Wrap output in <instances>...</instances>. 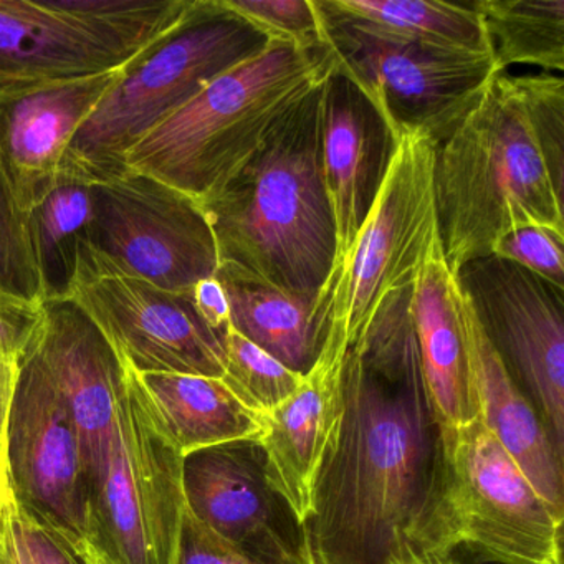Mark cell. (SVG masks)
I'll return each mask as SVG.
<instances>
[{"label":"cell","mask_w":564,"mask_h":564,"mask_svg":"<svg viewBox=\"0 0 564 564\" xmlns=\"http://www.w3.org/2000/svg\"><path fill=\"white\" fill-rule=\"evenodd\" d=\"M411 293L389 296L346 355L341 432L303 527L310 564H405L421 551L441 427L422 376Z\"/></svg>","instance_id":"6da1fadb"},{"label":"cell","mask_w":564,"mask_h":564,"mask_svg":"<svg viewBox=\"0 0 564 564\" xmlns=\"http://www.w3.org/2000/svg\"><path fill=\"white\" fill-rule=\"evenodd\" d=\"M322 84L290 108L223 193L200 206L216 239L219 265L237 267L313 299L336 256L319 163Z\"/></svg>","instance_id":"7a4b0ae2"},{"label":"cell","mask_w":564,"mask_h":564,"mask_svg":"<svg viewBox=\"0 0 564 564\" xmlns=\"http://www.w3.org/2000/svg\"><path fill=\"white\" fill-rule=\"evenodd\" d=\"M435 209L451 272L491 256L521 226L564 230L563 196L508 72H495L475 107L437 147Z\"/></svg>","instance_id":"3957f363"},{"label":"cell","mask_w":564,"mask_h":564,"mask_svg":"<svg viewBox=\"0 0 564 564\" xmlns=\"http://www.w3.org/2000/svg\"><path fill=\"white\" fill-rule=\"evenodd\" d=\"M329 70L325 48L272 42L154 127L128 151L124 170L154 177L204 206Z\"/></svg>","instance_id":"277c9868"},{"label":"cell","mask_w":564,"mask_h":564,"mask_svg":"<svg viewBox=\"0 0 564 564\" xmlns=\"http://www.w3.org/2000/svg\"><path fill=\"white\" fill-rule=\"evenodd\" d=\"M272 42L224 0H189L176 24L124 67L85 121L65 161L94 181L127 173L124 156L154 127L186 107L220 75Z\"/></svg>","instance_id":"5b68a950"},{"label":"cell","mask_w":564,"mask_h":564,"mask_svg":"<svg viewBox=\"0 0 564 564\" xmlns=\"http://www.w3.org/2000/svg\"><path fill=\"white\" fill-rule=\"evenodd\" d=\"M437 147L419 131L399 137L361 229L316 295L318 358L345 359L386 300L412 286L441 237L434 191Z\"/></svg>","instance_id":"8992f818"},{"label":"cell","mask_w":564,"mask_h":564,"mask_svg":"<svg viewBox=\"0 0 564 564\" xmlns=\"http://www.w3.org/2000/svg\"><path fill=\"white\" fill-rule=\"evenodd\" d=\"M564 518L481 422L441 429L437 484L421 551L467 547L490 564H561Z\"/></svg>","instance_id":"52a82bcc"},{"label":"cell","mask_w":564,"mask_h":564,"mask_svg":"<svg viewBox=\"0 0 564 564\" xmlns=\"http://www.w3.org/2000/svg\"><path fill=\"white\" fill-rule=\"evenodd\" d=\"M110 462L88 505L82 564H180L183 454L123 361Z\"/></svg>","instance_id":"ba28073f"},{"label":"cell","mask_w":564,"mask_h":564,"mask_svg":"<svg viewBox=\"0 0 564 564\" xmlns=\"http://www.w3.org/2000/svg\"><path fill=\"white\" fill-rule=\"evenodd\" d=\"M189 0H0V90L127 67Z\"/></svg>","instance_id":"9c48e42d"},{"label":"cell","mask_w":564,"mask_h":564,"mask_svg":"<svg viewBox=\"0 0 564 564\" xmlns=\"http://www.w3.org/2000/svg\"><path fill=\"white\" fill-rule=\"evenodd\" d=\"M333 70L375 105L395 138L419 131L441 144L497 72L491 55L382 37L352 25L316 0Z\"/></svg>","instance_id":"30bf717a"},{"label":"cell","mask_w":564,"mask_h":564,"mask_svg":"<svg viewBox=\"0 0 564 564\" xmlns=\"http://www.w3.org/2000/svg\"><path fill=\"white\" fill-rule=\"evenodd\" d=\"M88 243L120 272L181 295H193L194 286L219 269L203 207L131 171L95 181Z\"/></svg>","instance_id":"8fae6325"},{"label":"cell","mask_w":564,"mask_h":564,"mask_svg":"<svg viewBox=\"0 0 564 564\" xmlns=\"http://www.w3.org/2000/svg\"><path fill=\"white\" fill-rule=\"evenodd\" d=\"M64 300L74 302L97 325L121 361L138 375L224 376V335L200 318L193 295L167 292L120 272L88 242L78 253Z\"/></svg>","instance_id":"7c38bea8"},{"label":"cell","mask_w":564,"mask_h":564,"mask_svg":"<svg viewBox=\"0 0 564 564\" xmlns=\"http://www.w3.org/2000/svg\"><path fill=\"white\" fill-rule=\"evenodd\" d=\"M458 286L564 460V292L495 256L455 273Z\"/></svg>","instance_id":"4fadbf2b"},{"label":"cell","mask_w":564,"mask_h":564,"mask_svg":"<svg viewBox=\"0 0 564 564\" xmlns=\"http://www.w3.org/2000/svg\"><path fill=\"white\" fill-rule=\"evenodd\" d=\"M8 477L19 503L77 554L90 503L77 429L57 392L28 358H21L9 419Z\"/></svg>","instance_id":"5bb4252c"},{"label":"cell","mask_w":564,"mask_h":564,"mask_svg":"<svg viewBox=\"0 0 564 564\" xmlns=\"http://www.w3.org/2000/svg\"><path fill=\"white\" fill-rule=\"evenodd\" d=\"M194 517L242 550L275 564H310L305 531L272 490L259 442L214 445L183 460Z\"/></svg>","instance_id":"9a60e30c"},{"label":"cell","mask_w":564,"mask_h":564,"mask_svg":"<svg viewBox=\"0 0 564 564\" xmlns=\"http://www.w3.org/2000/svg\"><path fill=\"white\" fill-rule=\"evenodd\" d=\"M22 358L37 366L70 412L91 500L110 462L123 361L97 325L64 299L44 303L41 328Z\"/></svg>","instance_id":"2e32d148"},{"label":"cell","mask_w":564,"mask_h":564,"mask_svg":"<svg viewBox=\"0 0 564 564\" xmlns=\"http://www.w3.org/2000/svg\"><path fill=\"white\" fill-rule=\"evenodd\" d=\"M123 70L0 90V163L25 217L57 183L75 137Z\"/></svg>","instance_id":"e0dca14e"},{"label":"cell","mask_w":564,"mask_h":564,"mask_svg":"<svg viewBox=\"0 0 564 564\" xmlns=\"http://www.w3.org/2000/svg\"><path fill=\"white\" fill-rule=\"evenodd\" d=\"M395 147L398 138L375 105L332 67L319 95V163L335 224V260L361 229Z\"/></svg>","instance_id":"ac0fdd59"},{"label":"cell","mask_w":564,"mask_h":564,"mask_svg":"<svg viewBox=\"0 0 564 564\" xmlns=\"http://www.w3.org/2000/svg\"><path fill=\"white\" fill-rule=\"evenodd\" d=\"M343 365L345 359H316L295 394L265 415L259 442L265 478L300 527L315 511L316 487L341 432Z\"/></svg>","instance_id":"d6986e66"},{"label":"cell","mask_w":564,"mask_h":564,"mask_svg":"<svg viewBox=\"0 0 564 564\" xmlns=\"http://www.w3.org/2000/svg\"><path fill=\"white\" fill-rule=\"evenodd\" d=\"M411 315L422 376L438 427L468 424L480 415V405L465 339L462 290L448 269L441 237L415 276Z\"/></svg>","instance_id":"ffe728a7"},{"label":"cell","mask_w":564,"mask_h":564,"mask_svg":"<svg viewBox=\"0 0 564 564\" xmlns=\"http://www.w3.org/2000/svg\"><path fill=\"white\" fill-rule=\"evenodd\" d=\"M462 316L480 419L517 462L534 490L564 518L563 458L530 399L518 388L498 352L481 329L462 292Z\"/></svg>","instance_id":"44dd1931"},{"label":"cell","mask_w":564,"mask_h":564,"mask_svg":"<svg viewBox=\"0 0 564 564\" xmlns=\"http://www.w3.org/2000/svg\"><path fill=\"white\" fill-rule=\"evenodd\" d=\"M138 379L183 457L229 442H260L265 434V415L246 408L220 378L147 372Z\"/></svg>","instance_id":"7402d4cb"},{"label":"cell","mask_w":564,"mask_h":564,"mask_svg":"<svg viewBox=\"0 0 564 564\" xmlns=\"http://www.w3.org/2000/svg\"><path fill=\"white\" fill-rule=\"evenodd\" d=\"M216 276L229 302L230 328L292 371L308 375L318 358L315 299L234 265H219Z\"/></svg>","instance_id":"603a6c76"},{"label":"cell","mask_w":564,"mask_h":564,"mask_svg":"<svg viewBox=\"0 0 564 564\" xmlns=\"http://www.w3.org/2000/svg\"><path fill=\"white\" fill-rule=\"evenodd\" d=\"M94 177L64 161L57 183L29 214V239L45 302L62 300L74 280L78 253L90 237Z\"/></svg>","instance_id":"cb8c5ba5"},{"label":"cell","mask_w":564,"mask_h":564,"mask_svg":"<svg viewBox=\"0 0 564 564\" xmlns=\"http://www.w3.org/2000/svg\"><path fill=\"white\" fill-rule=\"evenodd\" d=\"M352 25L398 41L447 51L490 54L487 35L471 2L442 0H322Z\"/></svg>","instance_id":"d4e9b609"},{"label":"cell","mask_w":564,"mask_h":564,"mask_svg":"<svg viewBox=\"0 0 564 564\" xmlns=\"http://www.w3.org/2000/svg\"><path fill=\"white\" fill-rule=\"evenodd\" d=\"M497 72H564V0H474Z\"/></svg>","instance_id":"484cf974"},{"label":"cell","mask_w":564,"mask_h":564,"mask_svg":"<svg viewBox=\"0 0 564 564\" xmlns=\"http://www.w3.org/2000/svg\"><path fill=\"white\" fill-rule=\"evenodd\" d=\"M223 382L250 411L267 415L295 394L305 376L276 361L249 339L227 328Z\"/></svg>","instance_id":"4316f807"},{"label":"cell","mask_w":564,"mask_h":564,"mask_svg":"<svg viewBox=\"0 0 564 564\" xmlns=\"http://www.w3.org/2000/svg\"><path fill=\"white\" fill-rule=\"evenodd\" d=\"M0 564H82L57 533L19 503L8 474L0 480Z\"/></svg>","instance_id":"83f0119b"},{"label":"cell","mask_w":564,"mask_h":564,"mask_svg":"<svg viewBox=\"0 0 564 564\" xmlns=\"http://www.w3.org/2000/svg\"><path fill=\"white\" fill-rule=\"evenodd\" d=\"M523 101L528 123L546 161L557 194H564V80L563 75H511Z\"/></svg>","instance_id":"f1b7e54d"},{"label":"cell","mask_w":564,"mask_h":564,"mask_svg":"<svg viewBox=\"0 0 564 564\" xmlns=\"http://www.w3.org/2000/svg\"><path fill=\"white\" fill-rule=\"evenodd\" d=\"M0 286L31 300L45 303L44 289L29 239L28 217L19 210L0 163Z\"/></svg>","instance_id":"f546056e"},{"label":"cell","mask_w":564,"mask_h":564,"mask_svg":"<svg viewBox=\"0 0 564 564\" xmlns=\"http://www.w3.org/2000/svg\"><path fill=\"white\" fill-rule=\"evenodd\" d=\"M252 22L270 42H286L303 51L325 45V25L316 0H224Z\"/></svg>","instance_id":"4dcf8cb0"},{"label":"cell","mask_w":564,"mask_h":564,"mask_svg":"<svg viewBox=\"0 0 564 564\" xmlns=\"http://www.w3.org/2000/svg\"><path fill=\"white\" fill-rule=\"evenodd\" d=\"M491 256L517 263L564 292V230L547 226H521L501 234Z\"/></svg>","instance_id":"1f68e13d"},{"label":"cell","mask_w":564,"mask_h":564,"mask_svg":"<svg viewBox=\"0 0 564 564\" xmlns=\"http://www.w3.org/2000/svg\"><path fill=\"white\" fill-rule=\"evenodd\" d=\"M180 564H275L262 560L230 543L206 523L194 517L189 508L184 514Z\"/></svg>","instance_id":"d6a6232c"},{"label":"cell","mask_w":564,"mask_h":564,"mask_svg":"<svg viewBox=\"0 0 564 564\" xmlns=\"http://www.w3.org/2000/svg\"><path fill=\"white\" fill-rule=\"evenodd\" d=\"M44 319V305L0 286V355L21 359Z\"/></svg>","instance_id":"836d02e7"},{"label":"cell","mask_w":564,"mask_h":564,"mask_svg":"<svg viewBox=\"0 0 564 564\" xmlns=\"http://www.w3.org/2000/svg\"><path fill=\"white\" fill-rule=\"evenodd\" d=\"M193 303L200 318L214 329L224 333L229 328V302L217 276L203 280L193 290Z\"/></svg>","instance_id":"e575fe53"},{"label":"cell","mask_w":564,"mask_h":564,"mask_svg":"<svg viewBox=\"0 0 564 564\" xmlns=\"http://www.w3.org/2000/svg\"><path fill=\"white\" fill-rule=\"evenodd\" d=\"M21 359L0 355V480L8 474V429Z\"/></svg>","instance_id":"d590c367"},{"label":"cell","mask_w":564,"mask_h":564,"mask_svg":"<svg viewBox=\"0 0 564 564\" xmlns=\"http://www.w3.org/2000/svg\"><path fill=\"white\" fill-rule=\"evenodd\" d=\"M405 564H464L454 553H445V551L427 550L419 551L412 554Z\"/></svg>","instance_id":"8d00e7d4"},{"label":"cell","mask_w":564,"mask_h":564,"mask_svg":"<svg viewBox=\"0 0 564 564\" xmlns=\"http://www.w3.org/2000/svg\"><path fill=\"white\" fill-rule=\"evenodd\" d=\"M471 564H490V563H484V561L475 560Z\"/></svg>","instance_id":"74e56055"}]
</instances>
